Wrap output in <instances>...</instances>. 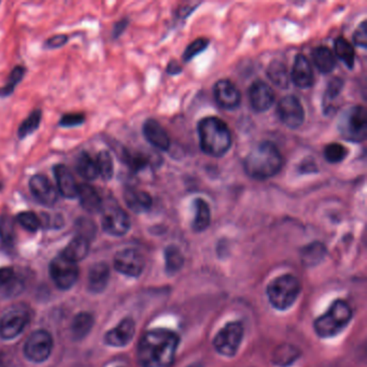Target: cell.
Returning <instances> with one entry per match:
<instances>
[{
    "label": "cell",
    "mask_w": 367,
    "mask_h": 367,
    "mask_svg": "<svg viewBox=\"0 0 367 367\" xmlns=\"http://www.w3.org/2000/svg\"><path fill=\"white\" fill-rule=\"evenodd\" d=\"M179 336L173 331L154 329L143 334L138 345L141 367H169L175 360Z\"/></svg>",
    "instance_id": "1"
},
{
    "label": "cell",
    "mask_w": 367,
    "mask_h": 367,
    "mask_svg": "<svg viewBox=\"0 0 367 367\" xmlns=\"http://www.w3.org/2000/svg\"><path fill=\"white\" fill-rule=\"evenodd\" d=\"M283 154L277 145L268 140L253 147L244 162L246 174L257 180L275 177L283 169Z\"/></svg>",
    "instance_id": "2"
},
{
    "label": "cell",
    "mask_w": 367,
    "mask_h": 367,
    "mask_svg": "<svg viewBox=\"0 0 367 367\" xmlns=\"http://www.w3.org/2000/svg\"><path fill=\"white\" fill-rule=\"evenodd\" d=\"M198 137L202 152L213 156H224L232 147V132L224 121L217 117L202 119L198 124Z\"/></svg>",
    "instance_id": "3"
},
{
    "label": "cell",
    "mask_w": 367,
    "mask_h": 367,
    "mask_svg": "<svg viewBox=\"0 0 367 367\" xmlns=\"http://www.w3.org/2000/svg\"><path fill=\"white\" fill-rule=\"evenodd\" d=\"M353 319V309L346 300H336L325 313L316 319L313 327L321 338H334L345 330Z\"/></svg>",
    "instance_id": "4"
},
{
    "label": "cell",
    "mask_w": 367,
    "mask_h": 367,
    "mask_svg": "<svg viewBox=\"0 0 367 367\" xmlns=\"http://www.w3.org/2000/svg\"><path fill=\"white\" fill-rule=\"evenodd\" d=\"M302 287L300 280L295 276L287 274L272 280L268 285V300L276 309L285 310L296 302Z\"/></svg>",
    "instance_id": "5"
},
{
    "label": "cell",
    "mask_w": 367,
    "mask_h": 367,
    "mask_svg": "<svg viewBox=\"0 0 367 367\" xmlns=\"http://www.w3.org/2000/svg\"><path fill=\"white\" fill-rule=\"evenodd\" d=\"M338 130L344 139L362 143L367 136V113L363 106L349 108L338 121Z\"/></svg>",
    "instance_id": "6"
},
{
    "label": "cell",
    "mask_w": 367,
    "mask_h": 367,
    "mask_svg": "<svg viewBox=\"0 0 367 367\" xmlns=\"http://www.w3.org/2000/svg\"><path fill=\"white\" fill-rule=\"evenodd\" d=\"M244 338V327L240 322H230L215 335L213 347L224 357L236 355Z\"/></svg>",
    "instance_id": "7"
},
{
    "label": "cell",
    "mask_w": 367,
    "mask_h": 367,
    "mask_svg": "<svg viewBox=\"0 0 367 367\" xmlns=\"http://www.w3.org/2000/svg\"><path fill=\"white\" fill-rule=\"evenodd\" d=\"M102 225L107 234L115 237H121L128 234L130 228V219L118 204H110L103 207Z\"/></svg>",
    "instance_id": "8"
},
{
    "label": "cell",
    "mask_w": 367,
    "mask_h": 367,
    "mask_svg": "<svg viewBox=\"0 0 367 367\" xmlns=\"http://www.w3.org/2000/svg\"><path fill=\"white\" fill-rule=\"evenodd\" d=\"M50 275L58 289L68 290L77 283L79 268L77 263L71 262L60 254L51 262Z\"/></svg>",
    "instance_id": "9"
},
{
    "label": "cell",
    "mask_w": 367,
    "mask_h": 367,
    "mask_svg": "<svg viewBox=\"0 0 367 367\" xmlns=\"http://www.w3.org/2000/svg\"><path fill=\"white\" fill-rule=\"evenodd\" d=\"M52 349L53 338L50 333L39 330L30 334L24 346V353L32 362L43 363L50 357Z\"/></svg>",
    "instance_id": "10"
},
{
    "label": "cell",
    "mask_w": 367,
    "mask_h": 367,
    "mask_svg": "<svg viewBox=\"0 0 367 367\" xmlns=\"http://www.w3.org/2000/svg\"><path fill=\"white\" fill-rule=\"evenodd\" d=\"M280 121L291 130H296L305 121V110L300 99L293 95L285 96L278 104Z\"/></svg>",
    "instance_id": "11"
},
{
    "label": "cell",
    "mask_w": 367,
    "mask_h": 367,
    "mask_svg": "<svg viewBox=\"0 0 367 367\" xmlns=\"http://www.w3.org/2000/svg\"><path fill=\"white\" fill-rule=\"evenodd\" d=\"M115 268L128 277H139L145 268L143 254L135 249H124L115 254Z\"/></svg>",
    "instance_id": "12"
},
{
    "label": "cell",
    "mask_w": 367,
    "mask_h": 367,
    "mask_svg": "<svg viewBox=\"0 0 367 367\" xmlns=\"http://www.w3.org/2000/svg\"><path fill=\"white\" fill-rule=\"evenodd\" d=\"M29 190L35 200L45 207H52L58 200V192L48 177L35 175L29 181Z\"/></svg>",
    "instance_id": "13"
},
{
    "label": "cell",
    "mask_w": 367,
    "mask_h": 367,
    "mask_svg": "<svg viewBox=\"0 0 367 367\" xmlns=\"http://www.w3.org/2000/svg\"><path fill=\"white\" fill-rule=\"evenodd\" d=\"M213 96L217 105L225 110H235L241 103L239 90L228 79H222L215 83L213 86Z\"/></svg>",
    "instance_id": "14"
},
{
    "label": "cell",
    "mask_w": 367,
    "mask_h": 367,
    "mask_svg": "<svg viewBox=\"0 0 367 367\" xmlns=\"http://www.w3.org/2000/svg\"><path fill=\"white\" fill-rule=\"evenodd\" d=\"M250 104L253 110L257 113H265L270 110L275 103V94L268 83L262 80H257L251 84L248 91Z\"/></svg>",
    "instance_id": "15"
},
{
    "label": "cell",
    "mask_w": 367,
    "mask_h": 367,
    "mask_svg": "<svg viewBox=\"0 0 367 367\" xmlns=\"http://www.w3.org/2000/svg\"><path fill=\"white\" fill-rule=\"evenodd\" d=\"M28 322L26 312L12 310L8 312L0 320V338L5 340H13L23 332Z\"/></svg>",
    "instance_id": "16"
},
{
    "label": "cell",
    "mask_w": 367,
    "mask_h": 367,
    "mask_svg": "<svg viewBox=\"0 0 367 367\" xmlns=\"http://www.w3.org/2000/svg\"><path fill=\"white\" fill-rule=\"evenodd\" d=\"M136 325L132 318H125L105 335V342L111 347H125L135 336Z\"/></svg>",
    "instance_id": "17"
},
{
    "label": "cell",
    "mask_w": 367,
    "mask_h": 367,
    "mask_svg": "<svg viewBox=\"0 0 367 367\" xmlns=\"http://www.w3.org/2000/svg\"><path fill=\"white\" fill-rule=\"evenodd\" d=\"M290 79L298 88L303 90L311 88L315 83L313 70L309 60L304 54H298L295 56Z\"/></svg>",
    "instance_id": "18"
},
{
    "label": "cell",
    "mask_w": 367,
    "mask_h": 367,
    "mask_svg": "<svg viewBox=\"0 0 367 367\" xmlns=\"http://www.w3.org/2000/svg\"><path fill=\"white\" fill-rule=\"evenodd\" d=\"M143 136L147 143L161 151H167L170 147V138L162 125L154 120L149 119L143 126Z\"/></svg>",
    "instance_id": "19"
},
{
    "label": "cell",
    "mask_w": 367,
    "mask_h": 367,
    "mask_svg": "<svg viewBox=\"0 0 367 367\" xmlns=\"http://www.w3.org/2000/svg\"><path fill=\"white\" fill-rule=\"evenodd\" d=\"M53 171L56 176L58 193L62 195V198H67V200L77 198L79 185L75 182V179L73 178V174L70 173L67 166L58 164V165L54 166Z\"/></svg>",
    "instance_id": "20"
},
{
    "label": "cell",
    "mask_w": 367,
    "mask_h": 367,
    "mask_svg": "<svg viewBox=\"0 0 367 367\" xmlns=\"http://www.w3.org/2000/svg\"><path fill=\"white\" fill-rule=\"evenodd\" d=\"M124 200L132 211L136 213H147L152 208L153 200L149 193L128 187L124 191Z\"/></svg>",
    "instance_id": "21"
},
{
    "label": "cell",
    "mask_w": 367,
    "mask_h": 367,
    "mask_svg": "<svg viewBox=\"0 0 367 367\" xmlns=\"http://www.w3.org/2000/svg\"><path fill=\"white\" fill-rule=\"evenodd\" d=\"M78 198L83 209L88 213H95L103 209L104 202L95 187L88 183H81L78 187Z\"/></svg>",
    "instance_id": "22"
},
{
    "label": "cell",
    "mask_w": 367,
    "mask_h": 367,
    "mask_svg": "<svg viewBox=\"0 0 367 367\" xmlns=\"http://www.w3.org/2000/svg\"><path fill=\"white\" fill-rule=\"evenodd\" d=\"M110 277V270L105 263L93 265L88 272V287L94 293L103 292Z\"/></svg>",
    "instance_id": "23"
},
{
    "label": "cell",
    "mask_w": 367,
    "mask_h": 367,
    "mask_svg": "<svg viewBox=\"0 0 367 367\" xmlns=\"http://www.w3.org/2000/svg\"><path fill=\"white\" fill-rule=\"evenodd\" d=\"M195 217L192 223V228L196 233L207 230L211 222V211L205 200L198 198L194 200Z\"/></svg>",
    "instance_id": "24"
},
{
    "label": "cell",
    "mask_w": 367,
    "mask_h": 367,
    "mask_svg": "<svg viewBox=\"0 0 367 367\" xmlns=\"http://www.w3.org/2000/svg\"><path fill=\"white\" fill-rule=\"evenodd\" d=\"M88 249H90V246H88V238L81 235L77 236L68 244L67 247L62 251V255L67 260L77 263L88 255Z\"/></svg>",
    "instance_id": "25"
},
{
    "label": "cell",
    "mask_w": 367,
    "mask_h": 367,
    "mask_svg": "<svg viewBox=\"0 0 367 367\" xmlns=\"http://www.w3.org/2000/svg\"><path fill=\"white\" fill-rule=\"evenodd\" d=\"M312 60L320 73H330L336 66V58L327 47H318L312 52Z\"/></svg>",
    "instance_id": "26"
},
{
    "label": "cell",
    "mask_w": 367,
    "mask_h": 367,
    "mask_svg": "<svg viewBox=\"0 0 367 367\" xmlns=\"http://www.w3.org/2000/svg\"><path fill=\"white\" fill-rule=\"evenodd\" d=\"M268 77L279 88H287L290 84V73L281 60H272L268 67Z\"/></svg>",
    "instance_id": "27"
},
{
    "label": "cell",
    "mask_w": 367,
    "mask_h": 367,
    "mask_svg": "<svg viewBox=\"0 0 367 367\" xmlns=\"http://www.w3.org/2000/svg\"><path fill=\"white\" fill-rule=\"evenodd\" d=\"M94 317L88 312H80L75 316L71 324V334L73 340H81L92 330Z\"/></svg>",
    "instance_id": "28"
},
{
    "label": "cell",
    "mask_w": 367,
    "mask_h": 367,
    "mask_svg": "<svg viewBox=\"0 0 367 367\" xmlns=\"http://www.w3.org/2000/svg\"><path fill=\"white\" fill-rule=\"evenodd\" d=\"M77 171L86 181H92L98 177L97 166L95 158H93L88 152H82L78 156Z\"/></svg>",
    "instance_id": "29"
},
{
    "label": "cell",
    "mask_w": 367,
    "mask_h": 367,
    "mask_svg": "<svg viewBox=\"0 0 367 367\" xmlns=\"http://www.w3.org/2000/svg\"><path fill=\"white\" fill-rule=\"evenodd\" d=\"M300 357V350L292 345L279 346L272 355V362L280 367H285L291 365L298 360Z\"/></svg>",
    "instance_id": "30"
},
{
    "label": "cell",
    "mask_w": 367,
    "mask_h": 367,
    "mask_svg": "<svg viewBox=\"0 0 367 367\" xmlns=\"http://www.w3.org/2000/svg\"><path fill=\"white\" fill-rule=\"evenodd\" d=\"M334 50L338 58L345 62V65L349 69H353L355 60V51L353 45L346 38L340 36L335 39Z\"/></svg>",
    "instance_id": "31"
},
{
    "label": "cell",
    "mask_w": 367,
    "mask_h": 367,
    "mask_svg": "<svg viewBox=\"0 0 367 367\" xmlns=\"http://www.w3.org/2000/svg\"><path fill=\"white\" fill-rule=\"evenodd\" d=\"M123 162L135 173L141 171L150 165V158L143 153L124 150L122 153Z\"/></svg>",
    "instance_id": "32"
},
{
    "label": "cell",
    "mask_w": 367,
    "mask_h": 367,
    "mask_svg": "<svg viewBox=\"0 0 367 367\" xmlns=\"http://www.w3.org/2000/svg\"><path fill=\"white\" fill-rule=\"evenodd\" d=\"M96 166H97L98 176L105 181L113 179L115 166H113V156L108 151L103 150L98 153L95 158Z\"/></svg>",
    "instance_id": "33"
},
{
    "label": "cell",
    "mask_w": 367,
    "mask_h": 367,
    "mask_svg": "<svg viewBox=\"0 0 367 367\" xmlns=\"http://www.w3.org/2000/svg\"><path fill=\"white\" fill-rule=\"evenodd\" d=\"M166 270L169 274H174L180 270L185 263V257L179 248L169 246L165 250Z\"/></svg>",
    "instance_id": "34"
},
{
    "label": "cell",
    "mask_w": 367,
    "mask_h": 367,
    "mask_svg": "<svg viewBox=\"0 0 367 367\" xmlns=\"http://www.w3.org/2000/svg\"><path fill=\"white\" fill-rule=\"evenodd\" d=\"M41 118H43V113L41 110H34L33 113L28 115L25 120L23 121L22 124L19 128L18 135L21 139L32 135L40 125Z\"/></svg>",
    "instance_id": "35"
},
{
    "label": "cell",
    "mask_w": 367,
    "mask_h": 367,
    "mask_svg": "<svg viewBox=\"0 0 367 367\" xmlns=\"http://www.w3.org/2000/svg\"><path fill=\"white\" fill-rule=\"evenodd\" d=\"M349 154V150L345 145H340V143H333L327 145L323 151L325 161L330 164H338L347 158Z\"/></svg>",
    "instance_id": "36"
},
{
    "label": "cell",
    "mask_w": 367,
    "mask_h": 367,
    "mask_svg": "<svg viewBox=\"0 0 367 367\" xmlns=\"http://www.w3.org/2000/svg\"><path fill=\"white\" fill-rule=\"evenodd\" d=\"M325 255V247L321 243H313L303 250V261L306 265L318 264Z\"/></svg>",
    "instance_id": "37"
},
{
    "label": "cell",
    "mask_w": 367,
    "mask_h": 367,
    "mask_svg": "<svg viewBox=\"0 0 367 367\" xmlns=\"http://www.w3.org/2000/svg\"><path fill=\"white\" fill-rule=\"evenodd\" d=\"M16 221L23 228L30 233H36L41 228V220L33 211H23L16 215Z\"/></svg>",
    "instance_id": "38"
},
{
    "label": "cell",
    "mask_w": 367,
    "mask_h": 367,
    "mask_svg": "<svg viewBox=\"0 0 367 367\" xmlns=\"http://www.w3.org/2000/svg\"><path fill=\"white\" fill-rule=\"evenodd\" d=\"M26 69L22 66H16L14 69L11 71L8 82L5 83V86L3 88H0V96H9L12 94L14 91L15 86L18 83L21 82L23 77L25 75Z\"/></svg>",
    "instance_id": "39"
},
{
    "label": "cell",
    "mask_w": 367,
    "mask_h": 367,
    "mask_svg": "<svg viewBox=\"0 0 367 367\" xmlns=\"http://www.w3.org/2000/svg\"><path fill=\"white\" fill-rule=\"evenodd\" d=\"M14 237V221L9 215H3L0 217V239L7 245H11Z\"/></svg>",
    "instance_id": "40"
},
{
    "label": "cell",
    "mask_w": 367,
    "mask_h": 367,
    "mask_svg": "<svg viewBox=\"0 0 367 367\" xmlns=\"http://www.w3.org/2000/svg\"><path fill=\"white\" fill-rule=\"evenodd\" d=\"M208 45H209V40L207 38H198L196 40L187 45V48L183 53V60L190 62L195 56H200V53L204 52L208 48Z\"/></svg>",
    "instance_id": "41"
},
{
    "label": "cell",
    "mask_w": 367,
    "mask_h": 367,
    "mask_svg": "<svg viewBox=\"0 0 367 367\" xmlns=\"http://www.w3.org/2000/svg\"><path fill=\"white\" fill-rule=\"evenodd\" d=\"M344 80L340 78L336 77L329 82L327 91H325V104L327 102H332L335 98L338 97L342 88H344Z\"/></svg>",
    "instance_id": "42"
},
{
    "label": "cell",
    "mask_w": 367,
    "mask_h": 367,
    "mask_svg": "<svg viewBox=\"0 0 367 367\" xmlns=\"http://www.w3.org/2000/svg\"><path fill=\"white\" fill-rule=\"evenodd\" d=\"M85 121V115L83 113H68L62 115L60 125L62 128H75L83 124Z\"/></svg>",
    "instance_id": "43"
},
{
    "label": "cell",
    "mask_w": 367,
    "mask_h": 367,
    "mask_svg": "<svg viewBox=\"0 0 367 367\" xmlns=\"http://www.w3.org/2000/svg\"><path fill=\"white\" fill-rule=\"evenodd\" d=\"M366 22L364 21L353 34V41H355V45H359L361 48H366Z\"/></svg>",
    "instance_id": "44"
},
{
    "label": "cell",
    "mask_w": 367,
    "mask_h": 367,
    "mask_svg": "<svg viewBox=\"0 0 367 367\" xmlns=\"http://www.w3.org/2000/svg\"><path fill=\"white\" fill-rule=\"evenodd\" d=\"M68 41V37L66 35H56L49 38L48 40L45 41V47L47 49H58L65 45Z\"/></svg>",
    "instance_id": "45"
},
{
    "label": "cell",
    "mask_w": 367,
    "mask_h": 367,
    "mask_svg": "<svg viewBox=\"0 0 367 367\" xmlns=\"http://www.w3.org/2000/svg\"><path fill=\"white\" fill-rule=\"evenodd\" d=\"M298 170H300V174H317V163L312 158H305L300 163Z\"/></svg>",
    "instance_id": "46"
},
{
    "label": "cell",
    "mask_w": 367,
    "mask_h": 367,
    "mask_svg": "<svg viewBox=\"0 0 367 367\" xmlns=\"http://www.w3.org/2000/svg\"><path fill=\"white\" fill-rule=\"evenodd\" d=\"M13 278V270L9 268H0V287L10 283Z\"/></svg>",
    "instance_id": "47"
},
{
    "label": "cell",
    "mask_w": 367,
    "mask_h": 367,
    "mask_svg": "<svg viewBox=\"0 0 367 367\" xmlns=\"http://www.w3.org/2000/svg\"><path fill=\"white\" fill-rule=\"evenodd\" d=\"M128 21L122 20L120 22L117 23L115 25V30H113V37L118 38L119 36L122 35L125 28L128 27Z\"/></svg>",
    "instance_id": "48"
},
{
    "label": "cell",
    "mask_w": 367,
    "mask_h": 367,
    "mask_svg": "<svg viewBox=\"0 0 367 367\" xmlns=\"http://www.w3.org/2000/svg\"><path fill=\"white\" fill-rule=\"evenodd\" d=\"M181 71H182V69H181L180 65H179L177 62H175V60H171V62L168 64L167 73H169V75H178V73H180Z\"/></svg>",
    "instance_id": "49"
}]
</instances>
